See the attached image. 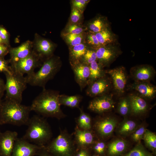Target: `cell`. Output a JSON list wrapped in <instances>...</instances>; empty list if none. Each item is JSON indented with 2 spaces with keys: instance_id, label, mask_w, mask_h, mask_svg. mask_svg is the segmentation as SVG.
<instances>
[{
  "instance_id": "1",
  "label": "cell",
  "mask_w": 156,
  "mask_h": 156,
  "mask_svg": "<svg viewBox=\"0 0 156 156\" xmlns=\"http://www.w3.org/2000/svg\"><path fill=\"white\" fill-rule=\"evenodd\" d=\"M59 92L43 88L42 92L34 100L30 106L34 111L44 117L60 120L66 115L62 112L59 101Z\"/></svg>"
},
{
  "instance_id": "2",
  "label": "cell",
  "mask_w": 156,
  "mask_h": 156,
  "mask_svg": "<svg viewBox=\"0 0 156 156\" xmlns=\"http://www.w3.org/2000/svg\"><path fill=\"white\" fill-rule=\"evenodd\" d=\"M31 111L30 106L5 99L0 105V125H27Z\"/></svg>"
},
{
  "instance_id": "3",
  "label": "cell",
  "mask_w": 156,
  "mask_h": 156,
  "mask_svg": "<svg viewBox=\"0 0 156 156\" xmlns=\"http://www.w3.org/2000/svg\"><path fill=\"white\" fill-rule=\"evenodd\" d=\"M27 129L23 138L40 146H44L51 140L52 131L49 123L43 117L35 115L30 118Z\"/></svg>"
},
{
  "instance_id": "4",
  "label": "cell",
  "mask_w": 156,
  "mask_h": 156,
  "mask_svg": "<svg viewBox=\"0 0 156 156\" xmlns=\"http://www.w3.org/2000/svg\"><path fill=\"white\" fill-rule=\"evenodd\" d=\"M61 66L59 58L53 55L43 62L37 71L25 77L27 82L32 86L44 88L47 82L59 71Z\"/></svg>"
},
{
  "instance_id": "5",
  "label": "cell",
  "mask_w": 156,
  "mask_h": 156,
  "mask_svg": "<svg viewBox=\"0 0 156 156\" xmlns=\"http://www.w3.org/2000/svg\"><path fill=\"white\" fill-rule=\"evenodd\" d=\"M60 131L58 135L45 146L52 156H74L77 148L73 135L66 129Z\"/></svg>"
},
{
  "instance_id": "6",
  "label": "cell",
  "mask_w": 156,
  "mask_h": 156,
  "mask_svg": "<svg viewBox=\"0 0 156 156\" xmlns=\"http://www.w3.org/2000/svg\"><path fill=\"white\" fill-rule=\"evenodd\" d=\"M12 70L11 73H4L6 79L5 99L21 103L22 94L27 88V83L24 75Z\"/></svg>"
},
{
  "instance_id": "7",
  "label": "cell",
  "mask_w": 156,
  "mask_h": 156,
  "mask_svg": "<svg viewBox=\"0 0 156 156\" xmlns=\"http://www.w3.org/2000/svg\"><path fill=\"white\" fill-rule=\"evenodd\" d=\"M117 125V120L113 117L99 116L92 124V129L97 139L104 140L112 134Z\"/></svg>"
},
{
  "instance_id": "8",
  "label": "cell",
  "mask_w": 156,
  "mask_h": 156,
  "mask_svg": "<svg viewBox=\"0 0 156 156\" xmlns=\"http://www.w3.org/2000/svg\"><path fill=\"white\" fill-rule=\"evenodd\" d=\"M42 62L32 51L26 57L10 64L13 70L23 75L25 74L28 75L34 72L36 68L40 67Z\"/></svg>"
},
{
  "instance_id": "9",
  "label": "cell",
  "mask_w": 156,
  "mask_h": 156,
  "mask_svg": "<svg viewBox=\"0 0 156 156\" xmlns=\"http://www.w3.org/2000/svg\"><path fill=\"white\" fill-rule=\"evenodd\" d=\"M95 51L97 61L103 68L114 62L122 53L117 43L101 46Z\"/></svg>"
},
{
  "instance_id": "10",
  "label": "cell",
  "mask_w": 156,
  "mask_h": 156,
  "mask_svg": "<svg viewBox=\"0 0 156 156\" xmlns=\"http://www.w3.org/2000/svg\"><path fill=\"white\" fill-rule=\"evenodd\" d=\"M32 42V51L43 62L53 55L55 46L49 40L35 33Z\"/></svg>"
},
{
  "instance_id": "11",
  "label": "cell",
  "mask_w": 156,
  "mask_h": 156,
  "mask_svg": "<svg viewBox=\"0 0 156 156\" xmlns=\"http://www.w3.org/2000/svg\"><path fill=\"white\" fill-rule=\"evenodd\" d=\"M106 72L111 77L114 89L117 94L122 95L125 92L128 79L125 68L119 66L106 70Z\"/></svg>"
},
{
  "instance_id": "12",
  "label": "cell",
  "mask_w": 156,
  "mask_h": 156,
  "mask_svg": "<svg viewBox=\"0 0 156 156\" xmlns=\"http://www.w3.org/2000/svg\"><path fill=\"white\" fill-rule=\"evenodd\" d=\"M114 107L112 95L107 94L94 97L90 102L88 108L92 112L102 114L111 111Z\"/></svg>"
},
{
  "instance_id": "13",
  "label": "cell",
  "mask_w": 156,
  "mask_h": 156,
  "mask_svg": "<svg viewBox=\"0 0 156 156\" xmlns=\"http://www.w3.org/2000/svg\"><path fill=\"white\" fill-rule=\"evenodd\" d=\"M112 84L110 78L105 76L99 79L88 86L86 90V95L96 97L107 94Z\"/></svg>"
},
{
  "instance_id": "14",
  "label": "cell",
  "mask_w": 156,
  "mask_h": 156,
  "mask_svg": "<svg viewBox=\"0 0 156 156\" xmlns=\"http://www.w3.org/2000/svg\"><path fill=\"white\" fill-rule=\"evenodd\" d=\"M73 139L77 148H90L97 139L92 130H83L76 126L73 133Z\"/></svg>"
},
{
  "instance_id": "15",
  "label": "cell",
  "mask_w": 156,
  "mask_h": 156,
  "mask_svg": "<svg viewBox=\"0 0 156 156\" xmlns=\"http://www.w3.org/2000/svg\"><path fill=\"white\" fill-rule=\"evenodd\" d=\"M41 146L31 143L22 138L16 139L11 156H34Z\"/></svg>"
},
{
  "instance_id": "16",
  "label": "cell",
  "mask_w": 156,
  "mask_h": 156,
  "mask_svg": "<svg viewBox=\"0 0 156 156\" xmlns=\"http://www.w3.org/2000/svg\"><path fill=\"white\" fill-rule=\"evenodd\" d=\"M18 133L7 130L0 133V156H11Z\"/></svg>"
},
{
  "instance_id": "17",
  "label": "cell",
  "mask_w": 156,
  "mask_h": 156,
  "mask_svg": "<svg viewBox=\"0 0 156 156\" xmlns=\"http://www.w3.org/2000/svg\"><path fill=\"white\" fill-rule=\"evenodd\" d=\"M156 72L153 66L143 64L132 67L130 74L134 81L150 82L154 77Z\"/></svg>"
},
{
  "instance_id": "18",
  "label": "cell",
  "mask_w": 156,
  "mask_h": 156,
  "mask_svg": "<svg viewBox=\"0 0 156 156\" xmlns=\"http://www.w3.org/2000/svg\"><path fill=\"white\" fill-rule=\"evenodd\" d=\"M75 81L82 91L88 85L90 75L89 65L80 62L71 66Z\"/></svg>"
},
{
  "instance_id": "19",
  "label": "cell",
  "mask_w": 156,
  "mask_h": 156,
  "mask_svg": "<svg viewBox=\"0 0 156 156\" xmlns=\"http://www.w3.org/2000/svg\"><path fill=\"white\" fill-rule=\"evenodd\" d=\"M129 87L138 92L139 95L145 99H153L155 96L156 87L150 82L134 81Z\"/></svg>"
},
{
  "instance_id": "20",
  "label": "cell",
  "mask_w": 156,
  "mask_h": 156,
  "mask_svg": "<svg viewBox=\"0 0 156 156\" xmlns=\"http://www.w3.org/2000/svg\"><path fill=\"white\" fill-rule=\"evenodd\" d=\"M32 42L29 40L26 41L17 47H11L9 53L10 64L26 57L32 52Z\"/></svg>"
},
{
  "instance_id": "21",
  "label": "cell",
  "mask_w": 156,
  "mask_h": 156,
  "mask_svg": "<svg viewBox=\"0 0 156 156\" xmlns=\"http://www.w3.org/2000/svg\"><path fill=\"white\" fill-rule=\"evenodd\" d=\"M131 106V114L134 116L143 114L148 112L149 107L145 99L139 95L131 94L128 96Z\"/></svg>"
},
{
  "instance_id": "22",
  "label": "cell",
  "mask_w": 156,
  "mask_h": 156,
  "mask_svg": "<svg viewBox=\"0 0 156 156\" xmlns=\"http://www.w3.org/2000/svg\"><path fill=\"white\" fill-rule=\"evenodd\" d=\"M128 146V143L126 140L117 139L107 145L106 153L108 156H120L126 151Z\"/></svg>"
},
{
  "instance_id": "23",
  "label": "cell",
  "mask_w": 156,
  "mask_h": 156,
  "mask_svg": "<svg viewBox=\"0 0 156 156\" xmlns=\"http://www.w3.org/2000/svg\"><path fill=\"white\" fill-rule=\"evenodd\" d=\"M95 34L101 46L117 43V36L112 32L110 27L96 33Z\"/></svg>"
},
{
  "instance_id": "24",
  "label": "cell",
  "mask_w": 156,
  "mask_h": 156,
  "mask_svg": "<svg viewBox=\"0 0 156 156\" xmlns=\"http://www.w3.org/2000/svg\"><path fill=\"white\" fill-rule=\"evenodd\" d=\"M88 49L86 45L82 43L71 47L70 51L71 66L81 62Z\"/></svg>"
},
{
  "instance_id": "25",
  "label": "cell",
  "mask_w": 156,
  "mask_h": 156,
  "mask_svg": "<svg viewBox=\"0 0 156 156\" xmlns=\"http://www.w3.org/2000/svg\"><path fill=\"white\" fill-rule=\"evenodd\" d=\"M89 66L90 75L88 86L95 80L106 75V70L104 69V68L97 61L90 64Z\"/></svg>"
},
{
  "instance_id": "26",
  "label": "cell",
  "mask_w": 156,
  "mask_h": 156,
  "mask_svg": "<svg viewBox=\"0 0 156 156\" xmlns=\"http://www.w3.org/2000/svg\"><path fill=\"white\" fill-rule=\"evenodd\" d=\"M138 126L135 121L125 118L119 124L117 128V131L120 135H131Z\"/></svg>"
},
{
  "instance_id": "27",
  "label": "cell",
  "mask_w": 156,
  "mask_h": 156,
  "mask_svg": "<svg viewBox=\"0 0 156 156\" xmlns=\"http://www.w3.org/2000/svg\"><path fill=\"white\" fill-rule=\"evenodd\" d=\"M82 98V96L79 94L70 96L60 94L59 101L61 105H63L71 108H79Z\"/></svg>"
},
{
  "instance_id": "28",
  "label": "cell",
  "mask_w": 156,
  "mask_h": 156,
  "mask_svg": "<svg viewBox=\"0 0 156 156\" xmlns=\"http://www.w3.org/2000/svg\"><path fill=\"white\" fill-rule=\"evenodd\" d=\"M89 32L96 34L110 27L109 22L106 17L99 16L93 20L88 26Z\"/></svg>"
},
{
  "instance_id": "29",
  "label": "cell",
  "mask_w": 156,
  "mask_h": 156,
  "mask_svg": "<svg viewBox=\"0 0 156 156\" xmlns=\"http://www.w3.org/2000/svg\"><path fill=\"white\" fill-rule=\"evenodd\" d=\"M80 114L75 118L76 126L79 128L83 130H90L92 129V120L90 116L84 112L83 108H79Z\"/></svg>"
},
{
  "instance_id": "30",
  "label": "cell",
  "mask_w": 156,
  "mask_h": 156,
  "mask_svg": "<svg viewBox=\"0 0 156 156\" xmlns=\"http://www.w3.org/2000/svg\"><path fill=\"white\" fill-rule=\"evenodd\" d=\"M143 139L146 146L154 153L156 151V134L146 129L144 133Z\"/></svg>"
},
{
  "instance_id": "31",
  "label": "cell",
  "mask_w": 156,
  "mask_h": 156,
  "mask_svg": "<svg viewBox=\"0 0 156 156\" xmlns=\"http://www.w3.org/2000/svg\"><path fill=\"white\" fill-rule=\"evenodd\" d=\"M117 111L121 115L126 117L131 114V106L128 96L120 99L118 103Z\"/></svg>"
},
{
  "instance_id": "32",
  "label": "cell",
  "mask_w": 156,
  "mask_h": 156,
  "mask_svg": "<svg viewBox=\"0 0 156 156\" xmlns=\"http://www.w3.org/2000/svg\"><path fill=\"white\" fill-rule=\"evenodd\" d=\"M120 156H154L147 151L141 143L138 142L128 153Z\"/></svg>"
},
{
  "instance_id": "33",
  "label": "cell",
  "mask_w": 156,
  "mask_h": 156,
  "mask_svg": "<svg viewBox=\"0 0 156 156\" xmlns=\"http://www.w3.org/2000/svg\"><path fill=\"white\" fill-rule=\"evenodd\" d=\"M107 146L106 143L103 140L97 139L90 149H92L96 154L100 156H105L106 153Z\"/></svg>"
},
{
  "instance_id": "34",
  "label": "cell",
  "mask_w": 156,
  "mask_h": 156,
  "mask_svg": "<svg viewBox=\"0 0 156 156\" xmlns=\"http://www.w3.org/2000/svg\"><path fill=\"white\" fill-rule=\"evenodd\" d=\"M64 36L67 42L71 47L81 43L83 39L82 34H65Z\"/></svg>"
},
{
  "instance_id": "35",
  "label": "cell",
  "mask_w": 156,
  "mask_h": 156,
  "mask_svg": "<svg viewBox=\"0 0 156 156\" xmlns=\"http://www.w3.org/2000/svg\"><path fill=\"white\" fill-rule=\"evenodd\" d=\"M146 129L144 125L138 126L135 131L131 134L132 140L134 142H139L143 139V136Z\"/></svg>"
},
{
  "instance_id": "36",
  "label": "cell",
  "mask_w": 156,
  "mask_h": 156,
  "mask_svg": "<svg viewBox=\"0 0 156 156\" xmlns=\"http://www.w3.org/2000/svg\"><path fill=\"white\" fill-rule=\"evenodd\" d=\"M97 61L96 52L94 50L88 49L80 62L89 65L92 62Z\"/></svg>"
},
{
  "instance_id": "37",
  "label": "cell",
  "mask_w": 156,
  "mask_h": 156,
  "mask_svg": "<svg viewBox=\"0 0 156 156\" xmlns=\"http://www.w3.org/2000/svg\"><path fill=\"white\" fill-rule=\"evenodd\" d=\"M87 42L90 46L91 49L94 50L101 46L97 39L95 34L90 32L87 36Z\"/></svg>"
},
{
  "instance_id": "38",
  "label": "cell",
  "mask_w": 156,
  "mask_h": 156,
  "mask_svg": "<svg viewBox=\"0 0 156 156\" xmlns=\"http://www.w3.org/2000/svg\"><path fill=\"white\" fill-rule=\"evenodd\" d=\"M10 64L9 60H7L4 57H0V73H11L12 70Z\"/></svg>"
},
{
  "instance_id": "39",
  "label": "cell",
  "mask_w": 156,
  "mask_h": 156,
  "mask_svg": "<svg viewBox=\"0 0 156 156\" xmlns=\"http://www.w3.org/2000/svg\"><path fill=\"white\" fill-rule=\"evenodd\" d=\"M0 35L4 44L10 46V34L6 29L1 25H0Z\"/></svg>"
},
{
  "instance_id": "40",
  "label": "cell",
  "mask_w": 156,
  "mask_h": 156,
  "mask_svg": "<svg viewBox=\"0 0 156 156\" xmlns=\"http://www.w3.org/2000/svg\"><path fill=\"white\" fill-rule=\"evenodd\" d=\"M84 30V29L78 25L72 24L67 27L66 29L67 33L66 34H82Z\"/></svg>"
},
{
  "instance_id": "41",
  "label": "cell",
  "mask_w": 156,
  "mask_h": 156,
  "mask_svg": "<svg viewBox=\"0 0 156 156\" xmlns=\"http://www.w3.org/2000/svg\"><path fill=\"white\" fill-rule=\"evenodd\" d=\"M81 17V13L79 10L74 8H73L71 14L70 20L73 23L78 22Z\"/></svg>"
},
{
  "instance_id": "42",
  "label": "cell",
  "mask_w": 156,
  "mask_h": 156,
  "mask_svg": "<svg viewBox=\"0 0 156 156\" xmlns=\"http://www.w3.org/2000/svg\"><path fill=\"white\" fill-rule=\"evenodd\" d=\"M89 0H75L72 1V3L74 8H75L80 10L83 9L85 5Z\"/></svg>"
},
{
  "instance_id": "43",
  "label": "cell",
  "mask_w": 156,
  "mask_h": 156,
  "mask_svg": "<svg viewBox=\"0 0 156 156\" xmlns=\"http://www.w3.org/2000/svg\"><path fill=\"white\" fill-rule=\"evenodd\" d=\"M90 148H77L74 156H91Z\"/></svg>"
},
{
  "instance_id": "44",
  "label": "cell",
  "mask_w": 156,
  "mask_h": 156,
  "mask_svg": "<svg viewBox=\"0 0 156 156\" xmlns=\"http://www.w3.org/2000/svg\"><path fill=\"white\" fill-rule=\"evenodd\" d=\"M11 46L3 44H0V57H4L9 53Z\"/></svg>"
},
{
  "instance_id": "45",
  "label": "cell",
  "mask_w": 156,
  "mask_h": 156,
  "mask_svg": "<svg viewBox=\"0 0 156 156\" xmlns=\"http://www.w3.org/2000/svg\"><path fill=\"white\" fill-rule=\"evenodd\" d=\"M52 156L46 150L45 146H41L37 152L36 156Z\"/></svg>"
},
{
  "instance_id": "46",
  "label": "cell",
  "mask_w": 156,
  "mask_h": 156,
  "mask_svg": "<svg viewBox=\"0 0 156 156\" xmlns=\"http://www.w3.org/2000/svg\"><path fill=\"white\" fill-rule=\"evenodd\" d=\"M5 91V83L3 80L0 78V99H1Z\"/></svg>"
},
{
  "instance_id": "47",
  "label": "cell",
  "mask_w": 156,
  "mask_h": 156,
  "mask_svg": "<svg viewBox=\"0 0 156 156\" xmlns=\"http://www.w3.org/2000/svg\"><path fill=\"white\" fill-rule=\"evenodd\" d=\"M0 44H4L1 39L0 35Z\"/></svg>"
},
{
  "instance_id": "48",
  "label": "cell",
  "mask_w": 156,
  "mask_h": 156,
  "mask_svg": "<svg viewBox=\"0 0 156 156\" xmlns=\"http://www.w3.org/2000/svg\"><path fill=\"white\" fill-rule=\"evenodd\" d=\"M100 156L99 155H98L96 154L93 155H92V156Z\"/></svg>"
},
{
  "instance_id": "49",
  "label": "cell",
  "mask_w": 156,
  "mask_h": 156,
  "mask_svg": "<svg viewBox=\"0 0 156 156\" xmlns=\"http://www.w3.org/2000/svg\"><path fill=\"white\" fill-rule=\"evenodd\" d=\"M1 99H0V104H1ZM1 131H0V133H1Z\"/></svg>"
}]
</instances>
